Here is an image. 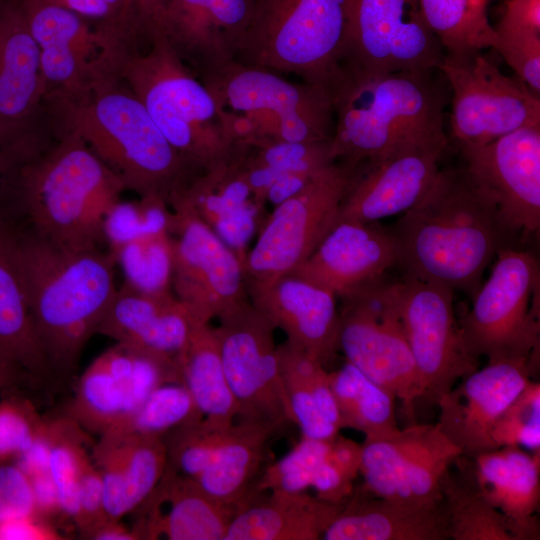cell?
Wrapping results in <instances>:
<instances>
[{"instance_id": "36", "label": "cell", "mask_w": 540, "mask_h": 540, "mask_svg": "<svg viewBox=\"0 0 540 540\" xmlns=\"http://www.w3.org/2000/svg\"><path fill=\"white\" fill-rule=\"evenodd\" d=\"M284 390L292 422L302 437L331 440L341 429L340 416L324 365L287 341L278 345Z\"/></svg>"}, {"instance_id": "17", "label": "cell", "mask_w": 540, "mask_h": 540, "mask_svg": "<svg viewBox=\"0 0 540 540\" xmlns=\"http://www.w3.org/2000/svg\"><path fill=\"white\" fill-rule=\"evenodd\" d=\"M361 445V488L380 498L418 504L443 500L441 480L462 455L438 424H412L365 437Z\"/></svg>"}, {"instance_id": "21", "label": "cell", "mask_w": 540, "mask_h": 540, "mask_svg": "<svg viewBox=\"0 0 540 540\" xmlns=\"http://www.w3.org/2000/svg\"><path fill=\"white\" fill-rule=\"evenodd\" d=\"M398 264V245L391 230H384L376 222L338 219L290 275L343 298L382 279L388 269Z\"/></svg>"}, {"instance_id": "7", "label": "cell", "mask_w": 540, "mask_h": 540, "mask_svg": "<svg viewBox=\"0 0 540 540\" xmlns=\"http://www.w3.org/2000/svg\"><path fill=\"white\" fill-rule=\"evenodd\" d=\"M199 79L213 96L234 144L332 139L333 101L325 85L294 83L238 60Z\"/></svg>"}, {"instance_id": "42", "label": "cell", "mask_w": 540, "mask_h": 540, "mask_svg": "<svg viewBox=\"0 0 540 540\" xmlns=\"http://www.w3.org/2000/svg\"><path fill=\"white\" fill-rule=\"evenodd\" d=\"M72 419L101 435L128 416L126 392L96 359L82 375L71 408Z\"/></svg>"}, {"instance_id": "9", "label": "cell", "mask_w": 540, "mask_h": 540, "mask_svg": "<svg viewBox=\"0 0 540 540\" xmlns=\"http://www.w3.org/2000/svg\"><path fill=\"white\" fill-rule=\"evenodd\" d=\"M459 323L468 353L488 362L525 361L539 348V267L528 252L502 248Z\"/></svg>"}, {"instance_id": "8", "label": "cell", "mask_w": 540, "mask_h": 540, "mask_svg": "<svg viewBox=\"0 0 540 540\" xmlns=\"http://www.w3.org/2000/svg\"><path fill=\"white\" fill-rule=\"evenodd\" d=\"M347 25L348 0H255L236 60L329 88Z\"/></svg>"}, {"instance_id": "40", "label": "cell", "mask_w": 540, "mask_h": 540, "mask_svg": "<svg viewBox=\"0 0 540 540\" xmlns=\"http://www.w3.org/2000/svg\"><path fill=\"white\" fill-rule=\"evenodd\" d=\"M492 0H417L422 16L445 53L493 48L497 35L488 19Z\"/></svg>"}, {"instance_id": "6", "label": "cell", "mask_w": 540, "mask_h": 540, "mask_svg": "<svg viewBox=\"0 0 540 540\" xmlns=\"http://www.w3.org/2000/svg\"><path fill=\"white\" fill-rule=\"evenodd\" d=\"M111 69L193 169H205L230 157L235 144L213 96L164 36L154 38L146 52L115 45Z\"/></svg>"}, {"instance_id": "27", "label": "cell", "mask_w": 540, "mask_h": 540, "mask_svg": "<svg viewBox=\"0 0 540 540\" xmlns=\"http://www.w3.org/2000/svg\"><path fill=\"white\" fill-rule=\"evenodd\" d=\"M173 198L193 210L243 262L248 241L264 221V204L256 198L233 151L227 159L194 172Z\"/></svg>"}, {"instance_id": "49", "label": "cell", "mask_w": 540, "mask_h": 540, "mask_svg": "<svg viewBox=\"0 0 540 540\" xmlns=\"http://www.w3.org/2000/svg\"><path fill=\"white\" fill-rule=\"evenodd\" d=\"M493 47L535 94L540 92V33L494 27Z\"/></svg>"}, {"instance_id": "44", "label": "cell", "mask_w": 540, "mask_h": 540, "mask_svg": "<svg viewBox=\"0 0 540 540\" xmlns=\"http://www.w3.org/2000/svg\"><path fill=\"white\" fill-rule=\"evenodd\" d=\"M76 424L72 418L50 423L49 460V473L57 489L59 511L74 521L79 514L80 474L87 456L76 435Z\"/></svg>"}, {"instance_id": "37", "label": "cell", "mask_w": 540, "mask_h": 540, "mask_svg": "<svg viewBox=\"0 0 540 540\" xmlns=\"http://www.w3.org/2000/svg\"><path fill=\"white\" fill-rule=\"evenodd\" d=\"M178 366L181 382L202 419L219 428L234 424L237 404L225 376L215 327L193 323Z\"/></svg>"}, {"instance_id": "14", "label": "cell", "mask_w": 540, "mask_h": 540, "mask_svg": "<svg viewBox=\"0 0 540 540\" xmlns=\"http://www.w3.org/2000/svg\"><path fill=\"white\" fill-rule=\"evenodd\" d=\"M215 327L237 421L281 428L292 422L274 326L250 300L218 318Z\"/></svg>"}, {"instance_id": "10", "label": "cell", "mask_w": 540, "mask_h": 540, "mask_svg": "<svg viewBox=\"0 0 540 540\" xmlns=\"http://www.w3.org/2000/svg\"><path fill=\"white\" fill-rule=\"evenodd\" d=\"M361 165L334 161L298 192L274 206L243 260L246 282L292 273L336 223Z\"/></svg>"}, {"instance_id": "59", "label": "cell", "mask_w": 540, "mask_h": 540, "mask_svg": "<svg viewBox=\"0 0 540 540\" xmlns=\"http://www.w3.org/2000/svg\"><path fill=\"white\" fill-rule=\"evenodd\" d=\"M36 513L44 519L59 511L57 489L49 472L29 477Z\"/></svg>"}, {"instance_id": "19", "label": "cell", "mask_w": 540, "mask_h": 540, "mask_svg": "<svg viewBox=\"0 0 540 540\" xmlns=\"http://www.w3.org/2000/svg\"><path fill=\"white\" fill-rule=\"evenodd\" d=\"M16 1L39 48L47 93H79L111 71L114 41L100 26L92 29L84 17L54 4Z\"/></svg>"}, {"instance_id": "46", "label": "cell", "mask_w": 540, "mask_h": 540, "mask_svg": "<svg viewBox=\"0 0 540 540\" xmlns=\"http://www.w3.org/2000/svg\"><path fill=\"white\" fill-rule=\"evenodd\" d=\"M331 440L302 437L283 458L264 468L252 489L251 499L265 491H306L311 487L317 468L328 454Z\"/></svg>"}, {"instance_id": "30", "label": "cell", "mask_w": 540, "mask_h": 540, "mask_svg": "<svg viewBox=\"0 0 540 540\" xmlns=\"http://www.w3.org/2000/svg\"><path fill=\"white\" fill-rule=\"evenodd\" d=\"M322 539H449L444 501L429 504L393 501L371 495L360 487L353 490Z\"/></svg>"}, {"instance_id": "43", "label": "cell", "mask_w": 540, "mask_h": 540, "mask_svg": "<svg viewBox=\"0 0 540 540\" xmlns=\"http://www.w3.org/2000/svg\"><path fill=\"white\" fill-rule=\"evenodd\" d=\"M201 419L185 385L167 382L154 389L122 424L106 433L163 437L178 426Z\"/></svg>"}, {"instance_id": "31", "label": "cell", "mask_w": 540, "mask_h": 540, "mask_svg": "<svg viewBox=\"0 0 540 540\" xmlns=\"http://www.w3.org/2000/svg\"><path fill=\"white\" fill-rule=\"evenodd\" d=\"M146 500L167 506L165 512H145L135 528L141 539L224 540L239 511L206 493L195 479L165 470Z\"/></svg>"}, {"instance_id": "25", "label": "cell", "mask_w": 540, "mask_h": 540, "mask_svg": "<svg viewBox=\"0 0 540 540\" xmlns=\"http://www.w3.org/2000/svg\"><path fill=\"white\" fill-rule=\"evenodd\" d=\"M445 149L415 148L372 165H362L338 219L375 223L409 210L434 183Z\"/></svg>"}, {"instance_id": "33", "label": "cell", "mask_w": 540, "mask_h": 540, "mask_svg": "<svg viewBox=\"0 0 540 540\" xmlns=\"http://www.w3.org/2000/svg\"><path fill=\"white\" fill-rule=\"evenodd\" d=\"M260 495L239 509L224 540L322 539L345 504L328 502L306 491Z\"/></svg>"}, {"instance_id": "61", "label": "cell", "mask_w": 540, "mask_h": 540, "mask_svg": "<svg viewBox=\"0 0 540 540\" xmlns=\"http://www.w3.org/2000/svg\"><path fill=\"white\" fill-rule=\"evenodd\" d=\"M18 376H20V373L0 357V388L14 382Z\"/></svg>"}, {"instance_id": "52", "label": "cell", "mask_w": 540, "mask_h": 540, "mask_svg": "<svg viewBox=\"0 0 540 540\" xmlns=\"http://www.w3.org/2000/svg\"><path fill=\"white\" fill-rule=\"evenodd\" d=\"M34 515L37 513L29 477L15 463H0V522Z\"/></svg>"}, {"instance_id": "11", "label": "cell", "mask_w": 540, "mask_h": 540, "mask_svg": "<svg viewBox=\"0 0 540 540\" xmlns=\"http://www.w3.org/2000/svg\"><path fill=\"white\" fill-rule=\"evenodd\" d=\"M338 346L346 361L387 389L407 412L423 399L392 283L379 279L342 298Z\"/></svg>"}, {"instance_id": "28", "label": "cell", "mask_w": 540, "mask_h": 540, "mask_svg": "<svg viewBox=\"0 0 540 540\" xmlns=\"http://www.w3.org/2000/svg\"><path fill=\"white\" fill-rule=\"evenodd\" d=\"M456 460L505 517L515 540L540 538V451L531 455L518 446H505Z\"/></svg>"}, {"instance_id": "26", "label": "cell", "mask_w": 540, "mask_h": 540, "mask_svg": "<svg viewBox=\"0 0 540 540\" xmlns=\"http://www.w3.org/2000/svg\"><path fill=\"white\" fill-rule=\"evenodd\" d=\"M47 93L39 48L16 0L0 3V146L32 132Z\"/></svg>"}, {"instance_id": "53", "label": "cell", "mask_w": 540, "mask_h": 540, "mask_svg": "<svg viewBox=\"0 0 540 540\" xmlns=\"http://www.w3.org/2000/svg\"><path fill=\"white\" fill-rule=\"evenodd\" d=\"M108 520L103 504V482L100 470L87 455L82 463L79 483V514L76 524L87 536L97 525Z\"/></svg>"}, {"instance_id": "12", "label": "cell", "mask_w": 540, "mask_h": 540, "mask_svg": "<svg viewBox=\"0 0 540 540\" xmlns=\"http://www.w3.org/2000/svg\"><path fill=\"white\" fill-rule=\"evenodd\" d=\"M438 70L452 90L451 136L479 146L540 125V100L521 79L504 75L481 51L445 53Z\"/></svg>"}, {"instance_id": "54", "label": "cell", "mask_w": 540, "mask_h": 540, "mask_svg": "<svg viewBox=\"0 0 540 540\" xmlns=\"http://www.w3.org/2000/svg\"><path fill=\"white\" fill-rule=\"evenodd\" d=\"M60 535L40 516H26L0 522V540H55Z\"/></svg>"}, {"instance_id": "23", "label": "cell", "mask_w": 540, "mask_h": 540, "mask_svg": "<svg viewBox=\"0 0 540 540\" xmlns=\"http://www.w3.org/2000/svg\"><path fill=\"white\" fill-rule=\"evenodd\" d=\"M252 305L287 336V342L323 365L339 350L336 296L309 281L285 275L246 282Z\"/></svg>"}, {"instance_id": "57", "label": "cell", "mask_w": 540, "mask_h": 540, "mask_svg": "<svg viewBox=\"0 0 540 540\" xmlns=\"http://www.w3.org/2000/svg\"><path fill=\"white\" fill-rule=\"evenodd\" d=\"M50 450V423H45L30 446L15 458V464L18 465L28 477L49 472Z\"/></svg>"}, {"instance_id": "45", "label": "cell", "mask_w": 540, "mask_h": 540, "mask_svg": "<svg viewBox=\"0 0 540 540\" xmlns=\"http://www.w3.org/2000/svg\"><path fill=\"white\" fill-rule=\"evenodd\" d=\"M229 428H219L201 419L167 432L163 436L166 470L197 478L211 464Z\"/></svg>"}, {"instance_id": "1", "label": "cell", "mask_w": 540, "mask_h": 540, "mask_svg": "<svg viewBox=\"0 0 540 540\" xmlns=\"http://www.w3.org/2000/svg\"><path fill=\"white\" fill-rule=\"evenodd\" d=\"M391 232L406 275L472 295L506 233L493 199L466 168L439 171Z\"/></svg>"}, {"instance_id": "50", "label": "cell", "mask_w": 540, "mask_h": 540, "mask_svg": "<svg viewBox=\"0 0 540 540\" xmlns=\"http://www.w3.org/2000/svg\"><path fill=\"white\" fill-rule=\"evenodd\" d=\"M44 424L28 403L0 401V463L28 448Z\"/></svg>"}, {"instance_id": "60", "label": "cell", "mask_w": 540, "mask_h": 540, "mask_svg": "<svg viewBox=\"0 0 540 540\" xmlns=\"http://www.w3.org/2000/svg\"><path fill=\"white\" fill-rule=\"evenodd\" d=\"M87 536L98 540H134L141 539L138 531L125 528L119 521L105 520L97 525Z\"/></svg>"}, {"instance_id": "32", "label": "cell", "mask_w": 540, "mask_h": 540, "mask_svg": "<svg viewBox=\"0 0 540 540\" xmlns=\"http://www.w3.org/2000/svg\"><path fill=\"white\" fill-rule=\"evenodd\" d=\"M233 155L256 198L274 206L298 192L335 161L331 140L235 143Z\"/></svg>"}, {"instance_id": "51", "label": "cell", "mask_w": 540, "mask_h": 540, "mask_svg": "<svg viewBox=\"0 0 540 540\" xmlns=\"http://www.w3.org/2000/svg\"><path fill=\"white\" fill-rule=\"evenodd\" d=\"M42 148L41 140L33 131L0 146V220L13 217L22 168Z\"/></svg>"}, {"instance_id": "5", "label": "cell", "mask_w": 540, "mask_h": 540, "mask_svg": "<svg viewBox=\"0 0 540 540\" xmlns=\"http://www.w3.org/2000/svg\"><path fill=\"white\" fill-rule=\"evenodd\" d=\"M125 189L80 138L60 132L23 166L10 221L65 249L101 248L105 220Z\"/></svg>"}, {"instance_id": "15", "label": "cell", "mask_w": 540, "mask_h": 540, "mask_svg": "<svg viewBox=\"0 0 540 540\" xmlns=\"http://www.w3.org/2000/svg\"><path fill=\"white\" fill-rule=\"evenodd\" d=\"M405 335L423 385V398L437 405L478 369L467 351L454 313V291L405 275L392 283Z\"/></svg>"}, {"instance_id": "3", "label": "cell", "mask_w": 540, "mask_h": 540, "mask_svg": "<svg viewBox=\"0 0 540 540\" xmlns=\"http://www.w3.org/2000/svg\"><path fill=\"white\" fill-rule=\"evenodd\" d=\"M6 222L48 365L52 373H69L116 293V260L110 251L65 249Z\"/></svg>"}, {"instance_id": "38", "label": "cell", "mask_w": 540, "mask_h": 540, "mask_svg": "<svg viewBox=\"0 0 540 540\" xmlns=\"http://www.w3.org/2000/svg\"><path fill=\"white\" fill-rule=\"evenodd\" d=\"M329 382L340 416L341 428H352L376 437L398 430L395 397L346 361L329 373Z\"/></svg>"}, {"instance_id": "4", "label": "cell", "mask_w": 540, "mask_h": 540, "mask_svg": "<svg viewBox=\"0 0 540 540\" xmlns=\"http://www.w3.org/2000/svg\"><path fill=\"white\" fill-rule=\"evenodd\" d=\"M60 126L80 138L140 197L169 203L197 170L171 146L142 103L113 72L85 90L48 92L44 98Z\"/></svg>"}, {"instance_id": "29", "label": "cell", "mask_w": 540, "mask_h": 540, "mask_svg": "<svg viewBox=\"0 0 540 540\" xmlns=\"http://www.w3.org/2000/svg\"><path fill=\"white\" fill-rule=\"evenodd\" d=\"M93 458L102 476L105 515L114 521L141 506L167 463L163 437L137 434H103Z\"/></svg>"}, {"instance_id": "35", "label": "cell", "mask_w": 540, "mask_h": 540, "mask_svg": "<svg viewBox=\"0 0 540 540\" xmlns=\"http://www.w3.org/2000/svg\"><path fill=\"white\" fill-rule=\"evenodd\" d=\"M0 356L21 374L36 379L52 375L33 325L5 220H0Z\"/></svg>"}, {"instance_id": "34", "label": "cell", "mask_w": 540, "mask_h": 540, "mask_svg": "<svg viewBox=\"0 0 540 540\" xmlns=\"http://www.w3.org/2000/svg\"><path fill=\"white\" fill-rule=\"evenodd\" d=\"M280 428L237 421L228 429L208 468L197 478L215 499L239 509L251 499L264 470L267 447Z\"/></svg>"}, {"instance_id": "48", "label": "cell", "mask_w": 540, "mask_h": 540, "mask_svg": "<svg viewBox=\"0 0 540 540\" xmlns=\"http://www.w3.org/2000/svg\"><path fill=\"white\" fill-rule=\"evenodd\" d=\"M169 0H122L121 10L113 25L104 28L126 46L138 47L140 41L160 36L161 22Z\"/></svg>"}, {"instance_id": "18", "label": "cell", "mask_w": 540, "mask_h": 540, "mask_svg": "<svg viewBox=\"0 0 540 540\" xmlns=\"http://www.w3.org/2000/svg\"><path fill=\"white\" fill-rule=\"evenodd\" d=\"M466 170L491 196L507 232H535L540 226V125L487 144L459 147Z\"/></svg>"}, {"instance_id": "55", "label": "cell", "mask_w": 540, "mask_h": 540, "mask_svg": "<svg viewBox=\"0 0 540 540\" xmlns=\"http://www.w3.org/2000/svg\"><path fill=\"white\" fill-rule=\"evenodd\" d=\"M70 10L85 19L100 21V26L113 25L121 10L122 0H38Z\"/></svg>"}, {"instance_id": "2", "label": "cell", "mask_w": 540, "mask_h": 540, "mask_svg": "<svg viewBox=\"0 0 540 540\" xmlns=\"http://www.w3.org/2000/svg\"><path fill=\"white\" fill-rule=\"evenodd\" d=\"M434 70L370 72L345 63L329 88L335 161L372 165L407 150L447 147V95Z\"/></svg>"}, {"instance_id": "47", "label": "cell", "mask_w": 540, "mask_h": 540, "mask_svg": "<svg viewBox=\"0 0 540 540\" xmlns=\"http://www.w3.org/2000/svg\"><path fill=\"white\" fill-rule=\"evenodd\" d=\"M496 448L540 451V384L530 380L501 414L492 430Z\"/></svg>"}, {"instance_id": "13", "label": "cell", "mask_w": 540, "mask_h": 540, "mask_svg": "<svg viewBox=\"0 0 540 540\" xmlns=\"http://www.w3.org/2000/svg\"><path fill=\"white\" fill-rule=\"evenodd\" d=\"M169 208L172 292L194 322L210 323L249 300L242 260L181 200Z\"/></svg>"}, {"instance_id": "24", "label": "cell", "mask_w": 540, "mask_h": 540, "mask_svg": "<svg viewBox=\"0 0 540 540\" xmlns=\"http://www.w3.org/2000/svg\"><path fill=\"white\" fill-rule=\"evenodd\" d=\"M193 323L172 290L146 292L124 282L117 288L96 334L178 365Z\"/></svg>"}, {"instance_id": "39", "label": "cell", "mask_w": 540, "mask_h": 540, "mask_svg": "<svg viewBox=\"0 0 540 540\" xmlns=\"http://www.w3.org/2000/svg\"><path fill=\"white\" fill-rule=\"evenodd\" d=\"M441 492L449 539L515 540L505 517L480 493L462 465L459 475L448 469L441 480Z\"/></svg>"}, {"instance_id": "58", "label": "cell", "mask_w": 540, "mask_h": 540, "mask_svg": "<svg viewBox=\"0 0 540 540\" xmlns=\"http://www.w3.org/2000/svg\"><path fill=\"white\" fill-rule=\"evenodd\" d=\"M328 459L355 479L360 471L362 445L338 434L331 440Z\"/></svg>"}, {"instance_id": "41", "label": "cell", "mask_w": 540, "mask_h": 540, "mask_svg": "<svg viewBox=\"0 0 540 540\" xmlns=\"http://www.w3.org/2000/svg\"><path fill=\"white\" fill-rule=\"evenodd\" d=\"M125 282L146 292L171 289L172 245L168 229L142 232L109 250Z\"/></svg>"}, {"instance_id": "20", "label": "cell", "mask_w": 540, "mask_h": 540, "mask_svg": "<svg viewBox=\"0 0 540 540\" xmlns=\"http://www.w3.org/2000/svg\"><path fill=\"white\" fill-rule=\"evenodd\" d=\"M532 374L533 368L525 361L488 362L439 399L438 426L463 456L497 449L493 427Z\"/></svg>"}, {"instance_id": "56", "label": "cell", "mask_w": 540, "mask_h": 540, "mask_svg": "<svg viewBox=\"0 0 540 540\" xmlns=\"http://www.w3.org/2000/svg\"><path fill=\"white\" fill-rule=\"evenodd\" d=\"M496 27L540 33V0H506Z\"/></svg>"}, {"instance_id": "22", "label": "cell", "mask_w": 540, "mask_h": 540, "mask_svg": "<svg viewBox=\"0 0 540 540\" xmlns=\"http://www.w3.org/2000/svg\"><path fill=\"white\" fill-rule=\"evenodd\" d=\"M255 0H169L160 35L199 78L236 60Z\"/></svg>"}, {"instance_id": "16", "label": "cell", "mask_w": 540, "mask_h": 540, "mask_svg": "<svg viewBox=\"0 0 540 540\" xmlns=\"http://www.w3.org/2000/svg\"><path fill=\"white\" fill-rule=\"evenodd\" d=\"M444 54L417 0H348L341 63L370 72L429 71Z\"/></svg>"}]
</instances>
